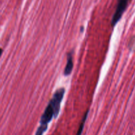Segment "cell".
Returning <instances> with one entry per match:
<instances>
[{"label":"cell","mask_w":135,"mask_h":135,"mask_svg":"<svg viewBox=\"0 0 135 135\" xmlns=\"http://www.w3.org/2000/svg\"><path fill=\"white\" fill-rule=\"evenodd\" d=\"M65 92V90L64 88H61L57 90L56 92L54 93L52 99L50 101V102L52 104L53 108H54V117L55 118H56L58 116V115H59V110H60L61 103L62 100H63Z\"/></svg>","instance_id":"6da1fadb"},{"label":"cell","mask_w":135,"mask_h":135,"mask_svg":"<svg viewBox=\"0 0 135 135\" xmlns=\"http://www.w3.org/2000/svg\"><path fill=\"white\" fill-rule=\"evenodd\" d=\"M128 5V1L127 0H119L118 4H117V8H116L115 12L113 16L112 20V26H115L116 24L119 21L122 15H123L124 12L127 9Z\"/></svg>","instance_id":"7a4b0ae2"},{"label":"cell","mask_w":135,"mask_h":135,"mask_svg":"<svg viewBox=\"0 0 135 135\" xmlns=\"http://www.w3.org/2000/svg\"><path fill=\"white\" fill-rule=\"evenodd\" d=\"M53 117H54V108H53L51 103L50 102L47 106L46 107L43 115H42V117H41V125H47V124L51 121Z\"/></svg>","instance_id":"3957f363"},{"label":"cell","mask_w":135,"mask_h":135,"mask_svg":"<svg viewBox=\"0 0 135 135\" xmlns=\"http://www.w3.org/2000/svg\"><path fill=\"white\" fill-rule=\"evenodd\" d=\"M73 53L70 52L67 55V64H66L65 68L64 69V74L65 76H68V75H71V72L73 71Z\"/></svg>","instance_id":"277c9868"},{"label":"cell","mask_w":135,"mask_h":135,"mask_svg":"<svg viewBox=\"0 0 135 135\" xmlns=\"http://www.w3.org/2000/svg\"><path fill=\"white\" fill-rule=\"evenodd\" d=\"M88 113H89V110L88 109V110L85 112L84 116H83V119H82L81 123H80V126H79V129H78V131H77V133H76V135H81L82 133H83V129H84V125H85L86 121V119H87V117H88Z\"/></svg>","instance_id":"5b68a950"},{"label":"cell","mask_w":135,"mask_h":135,"mask_svg":"<svg viewBox=\"0 0 135 135\" xmlns=\"http://www.w3.org/2000/svg\"><path fill=\"white\" fill-rule=\"evenodd\" d=\"M47 125H41L40 126L38 127V130H37L36 135H42L44 134L45 131L47 130Z\"/></svg>","instance_id":"8992f818"},{"label":"cell","mask_w":135,"mask_h":135,"mask_svg":"<svg viewBox=\"0 0 135 135\" xmlns=\"http://www.w3.org/2000/svg\"><path fill=\"white\" fill-rule=\"evenodd\" d=\"M2 53H3V50L2 49L0 48V57L1 56V55H2Z\"/></svg>","instance_id":"52a82bcc"},{"label":"cell","mask_w":135,"mask_h":135,"mask_svg":"<svg viewBox=\"0 0 135 135\" xmlns=\"http://www.w3.org/2000/svg\"><path fill=\"white\" fill-rule=\"evenodd\" d=\"M83 27H81V30H81V32H83Z\"/></svg>","instance_id":"ba28073f"},{"label":"cell","mask_w":135,"mask_h":135,"mask_svg":"<svg viewBox=\"0 0 135 135\" xmlns=\"http://www.w3.org/2000/svg\"><path fill=\"white\" fill-rule=\"evenodd\" d=\"M127 1H129V0H127Z\"/></svg>","instance_id":"9c48e42d"}]
</instances>
